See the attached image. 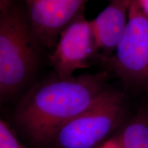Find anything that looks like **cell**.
<instances>
[{
    "label": "cell",
    "mask_w": 148,
    "mask_h": 148,
    "mask_svg": "<svg viewBox=\"0 0 148 148\" xmlns=\"http://www.w3.org/2000/svg\"><path fill=\"white\" fill-rule=\"evenodd\" d=\"M99 56L90 24L85 16V6L64 27L49 60L56 77L73 76L77 70L90 66L91 58Z\"/></svg>",
    "instance_id": "5"
},
{
    "label": "cell",
    "mask_w": 148,
    "mask_h": 148,
    "mask_svg": "<svg viewBox=\"0 0 148 148\" xmlns=\"http://www.w3.org/2000/svg\"><path fill=\"white\" fill-rule=\"evenodd\" d=\"M124 97L106 88L87 108L57 131L50 145L56 148H99L123 122Z\"/></svg>",
    "instance_id": "3"
},
{
    "label": "cell",
    "mask_w": 148,
    "mask_h": 148,
    "mask_svg": "<svg viewBox=\"0 0 148 148\" xmlns=\"http://www.w3.org/2000/svg\"><path fill=\"white\" fill-rule=\"evenodd\" d=\"M38 45L27 12L15 4L0 12V96L1 100L17 92L34 75Z\"/></svg>",
    "instance_id": "2"
},
{
    "label": "cell",
    "mask_w": 148,
    "mask_h": 148,
    "mask_svg": "<svg viewBox=\"0 0 148 148\" xmlns=\"http://www.w3.org/2000/svg\"><path fill=\"white\" fill-rule=\"evenodd\" d=\"M132 0H110V3L90 24L99 56L110 58L124 35Z\"/></svg>",
    "instance_id": "7"
},
{
    "label": "cell",
    "mask_w": 148,
    "mask_h": 148,
    "mask_svg": "<svg viewBox=\"0 0 148 148\" xmlns=\"http://www.w3.org/2000/svg\"><path fill=\"white\" fill-rule=\"evenodd\" d=\"M99 148H121L119 134L106 140Z\"/></svg>",
    "instance_id": "10"
},
{
    "label": "cell",
    "mask_w": 148,
    "mask_h": 148,
    "mask_svg": "<svg viewBox=\"0 0 148 148\" xmlns=\"http://www.w3.org/2000/svg\"><path fill=\"white\" fill-rule=\"evenodd\" d=\"M108 79V72L102 71L40 83L18 103L16 124L32 143L50 145L57 131L106 89Z\"/></svg>",
    "instance_id": "1"
},
{
    "label": "cell",
    "mask_w": 148,
    "mask_h": 148,
    "mask_svg": "<svg viewBox=\"0 0 148 148\" xmlns=\"http://www.w3.org/2000/svg\"><path fill=\"white\" fill-rule=\"evenodd\" d=\"M118 134L121 148H148V112L140 110Z\"/></svg>",
    "instance_id": "8"
},
{
    "label": "cell",
    "mask_w": 148,
    "mask_h": 148,
    "mask_svg": "<svg viewBox=\"0 0 148 148\" xmlns=\"http://www.w3.org/2000/svg\"><path fill=\"white\" fill-rule=\"evenodd\" d=\"M0 148H26L18 141L9 125L3 120L0 121Z\"/></svg>",
    "instance_id": "9"
},
{
    "label": "cell",
    "mask_w": 148,
    "mask_h": 148,
    "mask_svg": "<svg viewBox=\"0 0 148 148\" xmlns=\"http://www.w3.org/2000/svg\"><path fill=\"white\" fill-rule=\"evenodd\" d=\"M125 84L148 86V18L132 0L123 38L113 55L103 61Z\"/></svg>",
    "instance_id": "4"
},
{
    "label": "cell",
    "mask_w": 148,
    "mask_h": 148,
    "mask_svg": "<svg viewBox=\"0 0 148 148\" xmlns=\"http://www.w3.org/2000/svg\"><path fill=\"white\" fill-rule=\"evenodd\" d=\"M40 45L53 49L64 27L89 0H23Z\"/></svg>",
    "instance_id": "6"
},
{
    "label": "cell",
    "mask_w": 148,
    "mask_h": 148,
    "mask_svg": "<svg viewBox=\"0 0 148 148\" xmlns=\"http://www.w3.org/2000/svg\"><path fill=\"white\" fill-rule=\"evenodd\" d=\"M144 15L148 18V0H135Z\"/></svg>",
    "instance_id": "11"
}]
</instances>
